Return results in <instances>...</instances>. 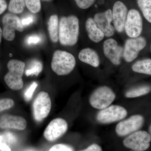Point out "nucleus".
<instances>
[{
  "mask_svg": "<svg viewBox=\"0 0 151 151\" xmlns=\"http://www.w3.org/2000/svg\"><path fill=\"white\" fill-rule=\"evenodd\" d=\"M59 39L61 45L73 46L78 41L79 20L74 15L61 18L59 22Z\"/></svg>",
  "mask_w": 151,
  "mask_h": 151,
  "instance_id": "nucleus-1",
  "label": "nucleus"
},
{
  "mask_svg": "<svg viewBox=\"0 0 151 151\" xmlns=\"http://www.w3.org/2000/svg\"><path fill=\"white\" fill-rule=\"evenodd\" d=\"M76 60L73 55L62 50H56L53 53L51 62L52 70L58 76L67 75L75 67Z\"/></svg>",
  "mask_w": 151,
  "mask_h": 151,
  "instance_id": "nucleus-2",
  "label": "nucleus"
},
{
  "mask_svg": "<svg viewBox=\"0 0 151 151\" xmlns=\"http://www.w3.org/2000/svg\"><path fill=\"white\" fill-rule=\"evenodd\" d=\"M9 72L4 77L6 84L14 90L22 89L23 86L22 77L25 67L24 62L17 60H12L7 64Z\"/></svg>",
  "mask_w": 151,
  "mask_h": 151,
  "instance_id": "nucleus-3",
  "label": "nucleus"
},
{
  "mask_svg": "<svg viewBox=\"0 0 151 151\" xmlns=\"http://www.w3.org/2000/svg\"><path fill=\"white\" fill-rule=\"evenodd\" d=\"M116 97V94L110 87L101 86L92 92L89 98V103L93 108L101 110L111 105Z\"/></svg>",
  "mask_w": 151,
  "mask_h": 151,
  "instance_id": "nucleus-4",
  "label": "nucleus"
},
{
  "mask_svg": "<svg viewBox=\"0 0 151 151\" xmlns=\"http://www.w3.org/2000/svg\"><path fill=\"white\" fill-rule=\"evenodd\" d=\"M128 112L126 108L118 105H110L100 110L96 116L97 122L108 124L122 121L126 118Z\"/></svg>",
  "mask_w": 151,
  "mask_h": 151,
  "instance_id": "nucleus-5",
  "label": "nucleus"
},
{
  "mask_svg": "<svg viewBox=\"0 0 151 151\" xmlns=\"http://www.w3.org/2000/svg\"><path fill=\"white\" fill-rule=\"evenodd\" d=\"M151 141L147 132L138 131L128 135L123 141V144L134 151H145L150 147Z\"/></svg>",
  "mask_w": 151,
  "mask_h": 151,
  "instance_id": "nucleus-6",
  "label": "nucleus"
},
{
  "mask_svg": "<svg viewBox=\"0 0 151 151\" xmlns=\"http://www.w3.org/2000/svg\"><path fill=\"white\" fill-rule=\"evenodd\" d=\"M51 108V101L47 92H41L32 104L33 115L36 121L40 122L46 118Z\"/></svg>",
  "mask_w": 151,
  "mask_h": 151,
  "instance_id": "nucleus-7",
  "label": "nucleus"
},
{
  "mask_svg": "<svg viewBox=\"0 0 151 151\" xmlns=\"http://www.w3.org/2000/svg\"><path fill=\"white\" fill-rule=\"evenodd\" d=\"M145 122L144 117L140 115H134L128 119L122 120L116 125V132L120 137H125L139 131Z\"/></svg>",
  "mask_w": 151,
  "mask_h": 151,
  "instance_id": "nucleus-8",
  "label": "nucleus"
},
{
  "mask_svg": "<svg viewBox=\"0 0 151 151\" xmlns=\"http://www.w3.org/2000/svg\"><path fill=\"white\" fill-rule=\"evenodd\" d=\"M4 27L2 31L3 35L6 40L11 41L15 37V31L20 32L24 31V27L21 20L15 14H6L2 19Z\"/></svg>",
  "mask_w": 151,
  "mask_h": 151,
  "instance_id": "nucleus-9",
  "label": "nucleus"
},
{
  "mask_svg": "<svg viewBox=\"0 0 151 151\" xmlns=\"http://www.w3.org/2000/svg\"><path fill=\"white\" fill-rule=\"evenodd\" d=\"M147 41L142 37L128 39L125 42L123 57L127 62L134 61L137 58L140 52L145 47Z\"/></svg>",
  "mask_w": 151,
  "mask_h": 151,
  "instance_id": "nucleus-10",
  "label": "nucleus"
},
{
  "mask_svg": "<svg viewBox=\"0 0 151 151\" xmlns=\"http://www.w3.org/2000/svg\"><path fill=\"white\" fill-rule=\"evenodd\" d=\"M143 29L142 19L140 14L134 9L128 12L125 23V32L131 38L138 37L140 35Z\"/></svg>",
  "mask_w": 151,
  "mask_h": 151,
  "instance_id": "nucleus-11",
  "label": "nucleus"
},
{
  "mask_svg": "<svg viewBox=\"0 0 151 151\" xmlns=\"http://www.w3.org/2000/svg\"><path fill=\"white\" fill-rule=\"evenodd\" d=\"M68 128L67 122L64 119L57 118L49 124L44 132V136L47 141L53 142L64 134Z\"/></svg>",
  "mask_w": 151,
  "mask_h": 151,
  "instance_id": "nucleus-12",
  "label": "nucleus"
},
{
  "mask_svg": "<svg viewBox=\"0 0 151 151\" xmlns=\"http://www.w3.org/2000/svg\"><path fill=\"white\" fill-rule=\"evenodd\" d=\"M123 51V47L119 45L114 39L106 40L103 43L104 54L114 65H118L121 64Z\"/></svg>",
  "mask_w": 151,
  "mask_h": 151,
  "instance_id": "nucleus-13",
  "label": "nucleus"
},
{
  "mask_svg": "<svg viewBox=\"0 0 151 151\" xmlns=\"http://www.w3.org/2000/svg\"><path fill=\"white\" fill-rule=\"evenodd\" d=\"M93 19L97 26L104 33L105 36L110 37L113 35L115 29L112 24L113 14L111 9L95 14Z\"/></svg>",
  "mask_w": 151,
  "mask_h": 151,
  "instance_id": "nucleus-14",
  "label": "nucleus"
},
{
  "mask_svg": "<svg viewBox=\"0 0 151 151\" xmlns=\"http://www.w3.org/2000/svg\"><path fill=\"white\" fill-rule=\"evenodd\" d=\"M128 13V9L124 3L118 1L114 4L112 10L113 24L115 30L119 32L124 31Z\"/></svg>",
  "mask_w": 151,
  "mask_h": 151,
  "instance_id": "nucleus-15",
  "label": "nucleus"
},
{
  "mask_svg": "<svg viewBox=\"0 0 151 151\" xmlns=\"http://www.w3.org/2000/svg\"><path fill=\"white\" fill-rule=\"evenodd\" d=\"M27 123L21 116L6 115L0 118V128L23 130L26 128Z\"/></svg>",
  "mask_w": 151,
  "mask_h": 151,
  "instance_id": "nucleus-16",
  "label": "nucleus"
},
{
  "mask_svg": "<svg viewBox=\"0 0 151 151\" xmlns=\"http://www.w3.org/2000/svg\"><path fill=\"white\" fill-rule=\"evenodd\" d=\"M78 58L81 62L94 67H98L100 64V58L97 52L89 47L81 50L78 54Z\"/></svg>",
  "mask_w": 151,
  "mask_h": 151,
  "instance_id": "nucleus-17",
  "label": "nucleus"
},
{
  "mask_svg": "<svg viewBox=\"0 0 151 151\" xmlns=\"http://www.w3.org/2000/svg\"><path fill=\"white\" fill-rule=\"evenodd\" d=\"M85 27L89 38L93 42H100L105 37L104 33L97 26L92 18H89L86 20Z\"/></svg>",
  "mask_w": 151,
  "mask_h": 151,
  "instance_id": "nucleus-18",
  "label": "nucleus"
},
{
  "mask_svg": "<svg viewBox=\"0 0 151 151\" xmlns=\"http://www.w3.org/2000/svg\"><path fill=\"white\" fill-rule=\"evenodd\" d=\"M59 26L57 15L51 16L48 22V30L50 40L54 43L57 42L59 40Z\"/></svg>",
  "mask_w": 151,
  "mask_h": 151,
  "instance_id": "nucleus-19",
  "label": "nucleus"
},
{
  "mask_svg": "<svg viewBox=\"0 0 151 151\" xmlns=\"http://www.w3.org/2000/svg\"><path fill=\"white\" fill-rule=\"evenodd\" d=\"M132 69L136 73L151 75V59L138 60L132 65Z\"/></svg>",
  "mask_w": 151,
  "mask_h": 151,
  "instance_id": "nucleus-20",
  "label": "nucleus"
},
{
  "mask_svg": "<svg viewBox=\"0 0 151 151\" xmlns=\"http://www.w3.org/2000/svg\"><path fill=\"white\" fill-rule=\"evenodd\" d=\"M151 91V86L145 85L129 89L125 93V95L127 98H136L146 95Z\"/></svg>",
  "mask_w": 151,
  "mask_h": 151,
  "instance_id": "nucleus-21",
  "label": "nucleus"
},
{
  "mask_svg": "<svg viewBox=\"0 0 151 151\" xmlns=\"http://www.w3.org/2000/svg\"><path fill=\"white\" fill-rule=\"evenodd\" d=\"M43 65L39 60H33L28 65L25 70L26 75L27 76H38L42 71Z\"/></svg>",
  "mask_w": 151,
  "mask_h": 151,
  "instance_id": "nucleus-22",
  "label": "nucleus"
},
{
  "mask_svg": "<svg viewBox=\"0 0 151 151\" xmlns=\"http://www.w3.org/2000/svg\"><path fill=\"white\" fill-rule=\"evenodd\" d=\"M137 4L144 17L151 23V0H137Z\"/></svg>",
  "mask_w": 151,
  "mask_h": 151,
  "instance_id": "nucleus-23",
  "label": "nucleus"
},
{
  "mask_svg": "<svg viewBox=\"0 0 151 151\" xmlns=\"http://www.w3.org/2000/svg\"><path fill=\"white\" fill-rule=\"evenodd\" d=\"M24 0H10L9 6V10L12 13H22L25 6Z\"/></svg>",
  "mask_w": 151,
  "mask_h": 151,
  "instance_id": "nucleus-24",
  "label": "nucleus"
},
{
  "mask_svg": "<svg viewBox=\"0 0 151 151\" xmlns=\"http://www.w3.org/2000/svg\"><path fill=\"white\" fill-rule=\"evenodd\" d=\"M26 6L33 13H37L40 11V0H24Z\"/></svg>",
  "mask_w": 151,
  "mask_h": 151,
  "instance_id": "nucleus-25",
  "label": "nucleus"
},
{
  "mask_svg": "<svg viewBox=\"0 0 151 151\" xmlns=\"http://www.w3.org/2000/svg\"><path fill=\"white\" fill-rule=\"evenodd\" d=\"M38 86L37 83L36 82H32L30 86L25 91L24 97L25 100L26 101H29L32 98L34 93L35 92L36 89Z\"/></svg>",
  "mask_w": 151,
  "mask_h": 151,
  "instance_id": "nucleus-26",
  "label": "nucleus"
},
{
  "mask_svg": "<svg viewBox=\"0 0 151 151\" xmlns=\"http://www.w3.org/2000/svg\"><path fill=\"white\" fill-rule=\"evenodd\" d=\"M14 105V101L9 98L0 99V113L6 110L9 109Z\"/></svg>",
  "mask_w": 151,
  "mask_h": 151,
  "instance_id": "nucleus-27",
  "label": "nucleus"
},
{
  "mask_svg": "<svg viewBox=\"0 0 151 151\" xmlns=\"http://www.w3.org/2000/svg\"><path fill=\"white\" fill-rule=\"evenodd\" d=\"M76 5L81 9H87L94 4L95 0H74Z\"/></svg>",
  "mask_w": 151,
  "mask_h": 151,
  "instance_id": "nucleus-28",
  "label": "nucleus"
},
{
  "mask_svg": "<svg viewBox=\"0 0 151 151\" xmlns=\"http://www.w3.org/2000/svg\"><path fill=\"white\" fill-rule=\"evenodd\" d=\"M49 151H73V150L71 146L60 144L52 146Z\"/></svg>",
  "mask_w": 151,
  "mask_h": 151,
  "instance_id": "nucleus-29",
  "label": "nucleus"
},
{
  "mask_svg": "<svg viewBox=\"0 0 151 151\" xmlns=\"http://www.w3.org/2000/svg\"><path fill=\"white\" fill-rule=\"evenodd\" d=\"M41 40V39L40 36L36 35H34L29 36L27 37L25 42L27 44L30 45L39 43Z\"/></svg>",
  "mask_w": 151,
  "mask_h": 151,
  "instance_id": "nucleus-30",
  "label": "nucleus"
},
{
  "mask_svg": "<svg viewBox=\"0 0 151 151\" xmlns=\"http://www.w3.org/2000/svg\"><path fill=\"white\" fill-rule=\"evenodd\" d=\"M21 20L22 25L24 27L27 26L32 24L34 21V19L32 16H29L24 18Z\"/></svg>",
  "mask_w": 151,
  "mask_h": 151,
  "instance_id": "nucleus-31",
  "label": "nucleus"
},
{
  "mask_svg": "<svg viewBox=\"0 0 151 151\" xmlns=\"http://www.w3.org/2000/svg\"><path fill=\"white\" fill-rule=\"evenodd\" d=\"M79 151H103V150L99 145L94 144L89 146L87 148Z\"/></svg>",
  "mask_w": 151,
  "mask_h": 151,
  "instance_id": "nucleus-32",
  "label": "nucleus"
},
{
  "mask_svg": "<svg viewBox=\"0 0 151 151\" xmlns=\"http://www.w3.org/2000/svg\"><path fill=\"white\" fill-rule=\"evenodd\" d=\"M7 7V3L5 0H0V14L5 12Z\"/></svg>",
  "mask_w": 151,
  "mask_h": 151,
  "instance_id": "nucleus-33",
  "label": "nucleus"
},
{
  "mask_svg": "<svg viewBox=\"0 0 151 151\" xmlns=\"http://www.w3.org/2000/svg\"><path fill=\"white\" fill-rule=\"evenodd\" d=\"M2 137L0 136V150L3 151H11L10 149L5 144L2 142Z\"/></svg>",
  "mask_w": 151,
  "mask_h": 151,
  "instance_id": "nucleus-34",
  "label": "nucleus"
},
{
  "mask_svg": "<svg viewBox=\"0 0 151 151\" xmlns=\"http://www.w3.org/2000/svg\"><path fill=\"white\" fill-rule=\"evenodd\" d=\"M3 32L1 29L0 27V43H1V41L2 36Z\"/></svg>",
  "mask_w": 151,
  "mask_h": 151,
  "instance_id": "nucleus-35",
  "label": "nucleus"
},
{
  "mask_svg": "<svg viewBox=\"0 0 151 151\" xmlns=\"http://www.w3.org/2000/svg\"><path fill=\"white\" fill-rule=\"evenodd\" d=\"M149 134H150V137L151 140V123L150 124V126L149 127Z\"/></svg>",
  "mask_w": 151,
  "mask_h": 151,
  "instance_id": "nucleus-36",
  "label": "nucleus"
},
{
  "mask_svg": "<svg viewBox=\"0 0 151 151\" xmlns=\"http://www.w3.org/2000/svg\"><path fill=\"white\" fill-rule=\"evenodd\" d=\"M34 151V150H26V151Z\"/></svg>",
  "mask_w": 151,
  "mask_h": 151,
  "instance_id": "nucleus-37",
  "label": "nucleus"
},
{
  "mask_svg": "<svg viewBox=\"0 0 151 151\" xmlns=\"http://www.w3.org/2000/svg\"><path fill=\"white\" fill-rule=\"evenodd\" d=\"M44 1H51V0H42Z\"/></svg>",
  "mask_w": 151,
  "mask_h": 151,
  "instance_id": "nucleus-38",
  "label": "nucleus"
}]
</instances>
